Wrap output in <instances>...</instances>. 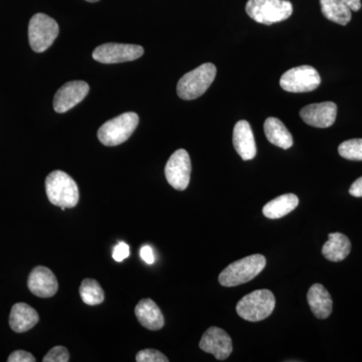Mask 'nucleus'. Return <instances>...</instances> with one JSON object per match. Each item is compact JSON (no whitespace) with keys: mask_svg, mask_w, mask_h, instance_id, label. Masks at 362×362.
<instances>
[{"mask_svg":"<svg viewBox=\"0 0 362 362\" xmlns=\"http://www.w3.org/2000/svg\"><path fill=\"white\" fill-rule=\"evenodd\" d=\"M137 362H168V357L156 349H143L136 356Z\"/></svg>","mask_w":362,"mask_h":362,"instance_id":"nucleus-25","label":"nucleus"},{"mask_svg":"<svg viewBox=\"0 0 362 362\" xmlns=\"http://www.w3.org/2000/svg\"><path fill=\"white\" fill-rule=\"evenodd\" d=\"M300 116L312 127L328 128L337 120V105L333 102L308 105L301 109Z\"/></svg>","mask_w":362,"mask_h":362,"instance_id":"nucleus-13","label":"nucleus"},{"mask_svg":"<svg viewBox=\"0 0 362 362\" xmlns=\"http://www.w3.org/2000/svg\"><path fill=\"white\" fill-rule=\"evenodd\" d=\"M192 161L187 150L178 149L168 159L165 177L175 189L185 190L189 185Z\"/></svg>","mask_w":362,"mask_h":362,"instance_id":"nucleus-10","label":"nucleus"},{"mask_svg":"<svg viewBox=\"0 0 362 362\" xmlns=\"http://www.w3.org/2000/svg\"><path fill=\"white\" fill-rule=\"evenodd\" d=\"M298 204H299V199L297 195L293 194L280 195L264 206L263 214L270 220H278L294 211Z\"/></svg>","mask_w":362,"mask_h":362,"instance_id":"nucleus-21","label":"nucleus"},{"mask_svg":"<svg viewBox=\"0 0 362 362\" xmlns=\"http://www.w3.org/2000/svg\"><path fill=\"white\" fill-rule=\"evenodd\" d=\"M130 255L129 246L126 243L121 242L113 250V259L116 262H123L124 259H127Z\"/></svg>","mask_w":362,"mask_h":362,"instance_id":"nucleus-27","label":"nucleus"},{"mask_svg":"<svg viewBox=\"0 0 362 362\" xmlns=\"http://www.w3.org/2000/svg\"><path fill=\"white\" fill-rule=\"evenodd\" d=\"M351 251V243L341 233H333L328 235L327 242L322 247V255L328 261L341 262L346 259Z\"/></svg>","mask_w":362,"mask_h":362,"instance_id":"nucleus-19","label":"nucleus"},{"mask_svg":"<svg viewBox=\"0 0 362 362\" xmlns=\"http://www.w3.org/2000/svg\"><path fill=\"white\" fill-rule=\"evenodd\" d=\"M276 299L270 290H257L246 295L237 305L240 317L250 322H258L273 313Z\"/></svg>","mask_w":362,"mask_h":362,"instance_id":"nucleus-6","label":"nucleus"},{"mask_svg":"<svg viewBox=\"0 0 362 362\" xmlns=\"http://www.w3.org/2000/svg\"><path fill=\"white\" fill-rule=\"evenodd\" d=\"M45 192L54 206L71 209L77 206L80 192L76 181L68 173L54 170L45 178Z\"/></svg>","mask_w":362,"mask_h":362,"instance_id":"nucleus-1","label":"nucleus"},{"mask_svg":"<svg viewBox=\"0 0 362 362\" xmlns=\"http://www.w3.org/2000/svg\"><path fill=\"white\" fill-rule=\"evenodd\" d=\"M28 286L33 295L40 298L52 297L59 289L56 276L44 266H37L33 269L28 277Z\"/></svg>","mask_w":362,"mask_h":362,"instance_id":"nucleus-14","label":"nucleus"},{"mask_svg":"<svg viewBox=\"0 0 362 362\" xmlns=\"http://www.w3.org/2000/svg\"><path fill=\"white\" fill-rule=\"evenodd\" d=\"M312 313L318 319H326L332 313L333 302L329 292L321 284H314L307 294Z\"/></svg>","mask_w":362,"mask_h":362,"instance_id":"nucleus-18","label":"nucleus"},{"mask_svg":"<svg viewBox=\"0 0 362 362\" xmlns=\"http://www.w3.org/2000/svg\"><path fill=\"white\" fill-rule=\"evenodd\" d=\"M70 361V354L64 346H56L45 354L44 362H68Z\"/></svg>","mask_w":362,"mask_h":362,"instance_id":"nucleus-26","label":"nucleus"},{"mask_svg":"<svg viewBox=\"0 0 362 362\" xmlns=\"http://www.w3.org/2000/svg\"><path fill=\"white\" fill-rule=\"evenodd\" d=\"M135 315L140 324L147 329L157 331L164 326L163 314L153 300H141L135 307Z\"/></svg>","mask_w":362,"mask_h":362,"instance_id":"nucleus-17","label":"nucleus"},{"mask_svg":"<svg viewBox=\"0 0 362 362\" xmlns=\"http://www.w3.org/2000/svg\"><path fill=\"white\" fill-rule=\"evenodd\" d=\"M233 144L243 160H252L257 154V145L251 125L246 120L235 124L233 133Z\"/></svg>","mask_w":362,"mask_h":362,"instance_id":"nucleus-15","label":"nucleus"},{"mask_svg":"<svg viewBox=\"0 0 362 362\" xmlns=\"http://www.w3.org/2000/svg\"><path fill=\"white\" fill-rule=\"evenodd\" d=\"M266 264V258L263 255L256 254L246 257L226 267L218 276V282L223 287L246 284L265 269Z\"/></svg>","mask_w":362,"mask_h":362,"instance_id":"nucleus-2","label":"nucleus"},{"mask_svg":"<svg viewBox=\"0 0 362 362\" xmlns=\"http://www.w3.org/2000/svg\"><path fill=\"white\" fill-rule=\"evenodd\" d=\"M144 49L141 45L108 42L99 45L93 52V59L102 64H120L141 58Z\"/></svg>","mask_w":362,"mask_h":362,"instance_id":"nucleus-9","label":"nucleus"},{"mask_svg":"<svg viewBox=\"0 0 362 362\" xmlns=\"http://www.w3.org/2000/svg\"><path fill=\"white\" fill-rule=\"evenodd\" d=\"M139 124L134 112H127L107 121L98 130V138L105 146H117L127 141Z\"/></svg>","mask_w":362,"mask_h":362,"instance_id":"nucleus-4","label":"nucleus"},{"mask_svg":"<svg viewBox=\"0 0 362 362\" xmlns=\"http://www.w3.org/2000/svg\"><path fill=\"white\" fill-rule=\"evenodd\" d=\"M349 194L354 197H362V176L352 183L349 188Z\"/></svg>","mask_w":362,"mask_h":362,"instance_id":"nucleus-30","label":"nucleus"},{"mask_svg":"<svg viewBox=\"0 0 362 362\" xmlns=\"http://www.w3.org/2000/svg\"><path fill=\"white\" fill-rule=\"evenodd\" d=\"M216 68L214 64L206 63L194 71L183 75L178 82L177 95L182 100H195L202 96L216 78Z\"/></svg>","mask_w":362,"mask_h":362,"instance_id":"nucleus-3","label":"nucleus"},{"mask_svg":"<svg viewBox=\"0 0 362 362\" xmlns=\"http://www.w3.org/2000/svg\"><path fill=\"white\" fill-rule=\"evenodd\" d=\"M140 256H141L143 261L146 262L149 265H151V264H153L154 261H156L153 250L149 246H143L141 247V250H140Z\"/></svg>","mask_w":362,"mask_h":362,"instance_id":"nucleus-29","label":"nucleus"},{"mask_svg":"<svg viewBox=\"0 0 362 362\" xmlns=\"http://www.w3.org/2000/svg\"><path fill=\"white\" fill-rule=\"evenodd\" d=\"M199 347L218 361H225L233 352L232 338L221 328L211 327L202 335Z\"/></svg>","mask_w":362,"mask_h":362,"instance_id":"nucleus-12","label":"nucleus"},{"mask_svg":"<svg viewBox=\"0 0 362 362\" xmlns=\"http://www.w3.org/2000/svg\"><path fill=\"white\" fill-rule=\"evenodd\" d=\"M78 292H80L83 302L85 304L90 305V306H95V305H99L104 302L103 289H102L99 282L93 280V279H85L80 286Z\"/></svg>","mask_w":362,"mask_h":362,"instance_id":"nucleus-23","label":"nucleus"},{"mask_svg":"<svg viewBox=\"0 0 362 362\" xmlns=\"http://www.w3.org/2000/svg\"><path fill=\"white\" fill-rule=\"evenodd\" d=\"M8 362H35V356L25 350H16L7 358Z\"/></svg>","mask_w":362,"mask_h":362,"instance_id":"nucleus-28","label":"nucleus"},{"mask_svg":"<svg viewBox=\"0 0 362 362\" xmlns=\"http://www.w3.org/2000/svg\"><path fill=\"white\" fill-rule=\"evenodd\" d=\"M59 32V25L54 18L45 13L35 14L28 25L30 47L35 52L47 51L58 37Z\"/></svg>","mask_w":362,"mask_h":362,"instance_id":"nucleus-7","label":"nucleus"},{"mask_svg":"<svg viewBox=\"0 0 362 362\" xmlns=\"http://www.w3.org/2000/svg\"><path fill=\"white\" fill-rule=\"evenodd\" d=\"M321 11L328 21L346 25L351 21V9L340 0H320Z\"/></svg>","mask_w":362,"mask_h":362,"instance_id":"nucleus-22","label":"nucleus"},{"mask_svg":"<svg viewBox=\"0 0 362 362\" xmlns=\"http://www.w3.org/2000/svg\"><path fill=\"white\" fill-rule=\"evenodd\" d=\"M40 321L37 312L26 303L14 304L9 315V325L16 333L32 329Z\"/></svg>","mask_w":362,"mask_h":362,"instance_id":"nucleus-16","label":"nucleus"},{"mask_svg":"<svg viewBox=\"0 0 362 362\" xmlns=\"http://www.w3.org/2000/svg\"><path fill=\"white\" fill-rule=\"evenodd\" d=\"M340 1L349 6L351 11H358L361 8V0H340Z\"/></svg>","mask_w":362,"mask_h":362,"instance_id":"nucleus-31","label":"nucleus"},{"mask_svg":"<svg viewBox=\"0 0 362 362\" xmlns=\"http://www.w3.org/2000/svg\"><path fill=\"white\" fill-rule=\"evenodd\" d=\"M246 11L257 23L271 25L289 18L293 6L288 0H249Z\"/></svg>","mask_w":362,"mask_h":362,"instance_id":"nucleus-5","label":"nucleus"},{"mask_svg":"<svg viewBox=\"0 0 362 362\" xmlns=\"http://www.w3.org/2000/svg\"><path fill=\"white\" fill-rule=\"evenodd\" d=\"M86 1H88V2H97V1H99V0H86Z\"/></svg>","mask_w":362,"mask_h":362,"instance_id":"nucleus-32","label":"nucleus"},{"mask_svg":"<svg viewBox=\"0 0 362 362\" xmlns=\"http://www.w3.org/2000/svg\"><path fill=\"white\" fill-rule=\"evenodd\" d=\"M320 84V75L311 66H295L283 74L280 78L281 88L290 93L311 92Z\"/></svg>","mask_w":362,"mask_h":362,"instance_id":"nucleus-8","label":"nucleus"},{"mask_svg":"<svg viewBox=\"0 0 362 362\" xmlns=\"http://www.w3.org/2000/svg\"><path fill=\"white\" fill-rule=\"evenodd\" d=\"M264 131L267 139L275 146L282 149H289L293 146V137L290 131L287 129L285 124L278 118L267 119L264 123Z\"/></svg>","mask_w":362,"mask_h":362,"instance_id":"nucleus-20","label":"nucleus"},{"mask_svg":"<svg viewBox=\"0 0 362 362\" xmlns=\"http://www.w3.org/2000/svg\"><path fill=\"white\" fill-rule=\"evenodd\" d=\"M90 87L84 81H71L59 88L54 98L57 113H66L80 104L89 94Z\"/></svg>","mask_w":362,"mask_h":362,"instance_id":"nucleus-11","label":"nucleus"},{"mask_svg":"<svg viewBox=\"0 0 362 362\" xmlns=\"http://www.w3.org/2000/svg\"><path fill=\"white\" fill-rule=\"evenodd\" d=\"M338 152L343 158L362 161V139H350L342 142L338 147Z\"/></svg>","mask_w":362,"mask_h":362,"instance_id":"nucleus-24","label":"nucleus"}]
</instances>
